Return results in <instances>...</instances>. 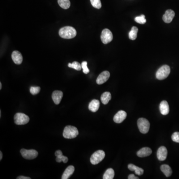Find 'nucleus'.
I'll return each mask as SVG.
<instances>
[{"mask_svg":"<svg viewBox=\"0 0 179 179\" xmlns=\"http://www.w3.org/2000/svg\"><path fill=\"white\" fill-rule=\"evenodd\" d=\"M59 34L60 36L62 38L71 39L76 36L77 32L74 28L70 26H67L60 29Z\"/></svg>","mask_w":179,"mask_h":179,"instance_id":"1","label":"nucleus"},{"mask_svg":"<svg viewBox=\"0 0 179 179\" xmlns=\"http://www.w3.org/2000/svg\"><path fill=\"white\" fill-rule=\"evenodd\" d=\"M79 134V131L77 128L75 126H68L64 128L63 136L67 139H74Z\"/></svg>","mask_w":179,"mask_h":179,"instance_id":"2","label":"nucleus"},{"mask_svg":"<svg viewBox=\"0 0 179 179\" xmlns=\"http://www.w3.org/2000/svg\"><path fill=\"white\" fill-rule=\"evenodd\" d=\"M170 68L168 65H164L161 66L157 71L156 74L157 79L159 80L166 79L170 73Z\"/></svg>","mask_w":179,"mask_h":179,"instance_id":"3","label":"nucleus"},{"mask_svg":"<svg viewBox=\"0 0 179 179\" xmlns=\"http://www.w3.org/2000/svg\"><path fill=\"white\" fill-rule=\"evenodd\" d=\"M137 125L141 133L146 134L150 128V123L147 119L144 118H140L137 121Z\"/></svg>","mask_w":179,"mask_h":179,"instance_id":"4","label":"nucleus"},{"mask_svg":"<svg viewBox=\"0 0 179 179\" xmlns=\"http://www.w3.org/2000/svg\"><path fill=\"white\" fill-rule=\"evenodd\" d=\"M105 157V153L103 150H98L92 154L90 161L93 165H97L102 161Z\"/></svg>","mask_w":179,"mask_h":179,"instance_id":"5","label":"nucleus"},{"mask_svg":"<svg viewBox=\"0 0 179 179\" xmlns=\"http://www.w3.org/2000/svg\"><path fill=\"white\" fill-rule=\"evenodd\" d=\"M15 123L17 125H26L29 121V117L23 113H17L14 116Z\"/></svg>","mask_w":179,"mask_h":179,"instance_id":"6","label":"nucleus"},{"mask_svg":"<svg viewBox=\"0 0 179 179\" xmlns=\"http://www.w3.org/2000/svg\"><path fill=\"white\" fill-rule=\"evenodd\" d=\"M20 153L24 159L28 160L35 159L37 157L38 154V152L34 149L27 150L25 149H22L20 150Z\"/></svg>","mask_w":179,"mask_h":179,"instance_id":"7","label":"nucleus"},{"mask_svg":"<svg viewBox=\"0 0 179 179\" xmlns=\"http://www.w3.org/2000/svg\"><path fill=\"white\" fill-rule=\"evenodd\" d=\"M100 38L103 43L108 44L111 42L113 39V33L108 28H105L102 31Z\"/></svg>","mask_w":179,"mask_h":179,"instance_id":"8","label":"nucleus"},{"mask_svg":"<svg viewBox=\"0 0 179 179\" xmlns=\"http://www.w3.org/2000/svg\"><path fill=\"white\" fill-rule=\"evenodd\" d=\"M110 77V73L108 71H104L101 73L97 78L96 82L98 85H101L108 80Z\"/></svg>","mask_w":179,"mask_h":179,"instance_id":"9","label":"nucleus"},{"mask_svg":"<svg viewBox=\"0 0 179 179\" xmlns=\"http://www.w3.org/2000/svg\"><path fill=\"white\" fill-rule=\"evenodd\" d=\"M175 15V13L172 10H168L165 11V14L163 15V20L165 23H171Z\"/></svg>","mask_w":179,"mask_h":179,"instance_id":"10","label":"nucleus"},{"mask_svg":"<svg viewBox=\"0 0 179 179\" xmlns=\"http://www.w3.org/2000/svg\"><path fill=\"white\" fill-rule=\"evenodd\" d=\"M168 151L167 150L165 146H161L157 151V156L158 159L160 161H164L166 160L167 156Z\"/></svg>","mask_w":179,"mask_h":179,"instance_id":"11","label":"nucleus"},{"mask_svg":"<svg viewBox=\"0 0 179 179\" xmlns=\"http://www.w3.org/2000/svg\"><path fill=\"white\" fill-rule=\"evenodd\" d=\"M127 113L123 111H120L116 113L113 117V121L117 123H121L126 119Z\"/></svg>","mask_w":179,"mask_h":179,"instance_id":"12","label":"nucleus"},{"mask_svg":"<svg viewBox=\"0 0 179 179\" xmlns=\"http://www.w3.org/2000/svg\"><path fill=\"white\" fill-rule=\"evenodd\" d=\"M63 95V94L62 92L60 91H54L52 95V99L53 100L54 103L56 104H59L61 100L62 99Z\"/></svg>","mask_w":179,"mask_h":179,"instance_id":"13","label":"nucleus"},{"mask_svg":"<svg viewBox=\"0 0 179 179\" xmlns=\"http://www.w3.org/2000/svg\"><path fill=\"white\" fill-rule=\"evenodd\" d=\"M11 58L15 63L18 65L22 64L23 62V56L22 54L20 53L19 51H13L11 54Z\"/></svg>","mask_w":179,"mask_h":179,"instance_id":"14","label":"nucleus"},{"mask_svg":"<svg viewBox=\"0 0 179 179\" xmlns=\"http://www.w3.org/2000/svg\"><path fill=\"white\" fill-rule=\"evenodd\" d=\"M159 109L161 114L164 116L168 114L170 111L169 104L166 100H163L160 103Z\"/></svg>","mask_w":179,"mask_h":179,"instance_id":"15","label":"nucleus"},{"mask_svg":"<svg viewBox=\"0 0 179 179\" xmlns=\"http://www.w3.org/2000/svg\"><path fill=\"white\" fill-rule=\"evenodd\" d=\"M152 150L150 148L144 147L140 149L137 152V155L139 157H145L151 155Z\"/></svg>","mask_w":179,"mask_h":179,"instance_id":"16","label":"nucleus"},{"mask_svg":"<svg viewBox=\"0 0 179 179\" xmlns=\"http://www.w3.org/2000/svg\"><path fill=\"white\" fill-rule=\"evenodd\" d=\"M55 155L56 156V162L58 163L63 162L64 163H66L68 161V158L66 156L63 155L62 152L61 150H58L55 153Z\"/></svg>","mask_w":179,"mask_h":179,"instance_id":"17","label":"nucleus"},{"mask_svg":"<svg viewBox=\"0 0 179 179\" xmlns=\"http://www.w3.org/2000/svg\"><path fill=\"white\" fill-rule=\"evenodd\" d=\"M75 171V168L73 166H69L66 168L65 171L63 174L61 179H68L73 173Z\"/></svg>","mask_w":179,"mask_h":179,"instance_id":"18","label":"nucleus"},{"mask_svg":"<svg viewBox=\"0 0 179 179\" xmlns=\"http://www.w3.org/2000/svg\"><path fill=\"white\" fill-rule=\"evenodd\" d=\"M100 104V103L99 100H93L89 104V109L91 112L95 113L98 111L99 109Z\"/></svg>","mask_w":179,"mask_h":179,"instance_id":"19","label":"nucleus"},{"mask_svg":"<svg viewBox=\"0 0 179 179\" xmlns=\"http://www.w3.org/2000/svg\"><path fill=\"white\" fill-rule=\"evenodd\" d=\"M128 168L129 170L132 171H134L135 173L139 176L142 175L143 174V169L136 166L135 165L132 164H130L128 165Z\"/></svg>","mask_w":179,"mask_h":179,"instance_id":"20","label":"nucleus"},{"mask_svg":"<svg viewBox=\"0 0 179 179\" xmlns=\"http://www.w3.org/2000/svg\"><path fill=\"white\" fill-rule=\"evenodd\" d=\"M112 98L111 93L108 92H106L103 93L101 96V101L103 104H108L109 100H111Z\"/></svg>","mask_w":179,"mask_h":179,"instance_id":"21","label":"nucleus"},{"mask_svg":"<svg viewBox=\"0 0 179 179\" xmlns=\"http://www.w3.org/2000/svg\"><path fill=\"white\" fill-rule=\"evenodd\" d=\"M161 170L167 177H169L172 174V170L170 167L168 165H162L161 166Z\"/></svg>","mask_w":179,"mask_h":179,"instance_id":"22","label":"nucleus"},{"mask_svg":"<svg viewBox=\"0 0 179 179\" xmlns=\"http://www.w3.org/2000/svg\"><path fill=\"white\" fill-rule=\"evenodd\" d=\"M138 32H139V29L137 27H132L130 32H129V38L130 40H135L137 38Z\"/></svg>","mask_w":179,"mask_h":179,"instance_id":"23","label":"nucleus"},{"mask_svg":"<svg viewBox=\"0 0 179 179\" xmlns=\"http://www.w3.org/2000/svg\"><path fill=\"white\" fill-rule=\"evenodd\" d=\"M114 171L112 168H109L105 172L103 176L104 179H113L114 178Z\"/></svg>","mask_w":179,"mask_h":179,"instance_id":"24","label":"nucleus"},{"mask_svg":"<svg viewBox=\"0 0 179 179\" xmlns=\"http://www.w3.org/2000/svg\"><path fill=\"white\" fill-rule=\"evenodd\" d=\"M58 3L59 5L64 9H69L71 5L70 0H58Z\"/></svg>","mask_w":179,"mask_h":179,"instance_id":"25","label":"nucleus"},{"mask_svg":"<svg viewBox=\"0 0 179 179\" xmlns=\"http://www.w3.org/2000/svg\"><path fill=\"white\" fill-rule=\"evenodd\" d=\"M68 67H69L74 69L77 70V71H80L82 69L81 64L79 63V62H78L77 61H74L72 63H69Z\"/></svg>","mask_w":179,"mask_h":179,"instance_id":"26","label":"nucleus"},{"mask_svg":"<svg viewBox=\"0 0 179 179\" xmlns=\"http://www.w3.org/2000/svg\"><path fill=\"white\" fill-rule=\"evenodd\" d=\"M135 21L140 24H144L146 22L145 15H140L139 17H136V18H135Z\"/></svg>","mask_w":179,"mask_h":179,"instance_id":"27","label":"nucleus"},{"mask_svg":"<svg viewBox=\"0 0 179 179\" xmlns=\"http://www.w3.org/2000/svg\"><path fill=\"white\" fill-rule=\"evenodd\" d=\"M92 5L93 7L97 9H100L102 7V3L100 0H90Z\"/></svg>","mask_w":179,"mask_h":179,"instance_id":"28","label":"nucleus"},{"mask_svg":"<svg viewBox=\"0 0 179 179\" xmlns=\"http://www.w3.org/2000/svg\"><path fill=\"white\" fill-rule=\"evenodd\" d=\"M40 87H31L30 88V92L33 95H36L40 93Z\"/></svg>","mask_w":179,"mask_h":179,"instance_id":"29","label":"nucleus"},{"mask_svg":"<svg viewBox=\"0 0 179 179\" xmlns=\"http://www.w3.org/2000/svg\"><path fill=\"white\" fill-rule=\"evenodd\" d=\"M81 66L83 73L86 74L89 73L90 70H89V68L87 67V62L86 61H83L82 63Z\"/></svg>","mask_w":179,"mask_h":179,"instance_id":"30","label":"nucleus"},{"mask_svg":"<svg viewBox=\"0 0 179 179\" xmlns=\"http://www.w3.org/2000/svg\"><path fill=\"white\" fill-rule=\"evenodd\" d=\"M172 139L174 142L179 143V132H174L172 135Z\"/></svg>","mask_w":179,"mask_h":179,"instance_id":"31","label":"nucleus"},{"mask_svg":"<svg viewBox=\"0 0 179 179\" xmlns=\"http://www.w3.org/2000/svg\"><path fill=\"white\" fill-rule=\"evenodd\" d=\"M128 179H139V178L135 176L134 175V174H130V175L128 176Z\"/></svg>","mask_w":179,"mask_h":179,"instance_id":"32","label":"nucleus"},{"mask_svg":"<svg viewBox=\"0 0 179 179\" xmlns=\"http://www.w3.org/2000/svg\"><path fill=\"white\" fill-rule=\"evenodd\" d=\"M18 179H31L30 177H28L24 176H19L17 178Z\"/></svg>","mask_w":179,"mask_h":179,"instance_id":"33","label":"nucleus"},{"mask_svg":"<svg viewBox=\"0 0 179 179\" xmlns=\"http://www.w3.org/2000/svg\"><path fill=\"white\" fill-rule=\"evenodd\" d=\"M2 157H3V154H2V152L1 151L0 152V160H1L2 159Z\"/></svg>","mask_w":179,"mask_h":179,"instance_id":"34","label":"nucleus"},{"mask_svg":"<svg viewBox=\"0 0 179 179\" xmlns=\"http://www.w3.org/2000/svg\"><path fill=\"white\" fill-rule=\"evenodd\" d=\"M2 85L1 83H0V90L2 89Z\"/></svg>","mask_w":179,"mask_h":179,"instance_id":"35","label":"nucleus"}]
</instances>
